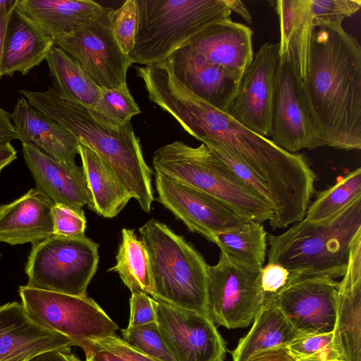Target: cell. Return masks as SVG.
<instances>
[{"instance_id":"1","label":"cell","mask_w":361,"mask_h":361,"mask_svg":"<svg viewBox=\"0 0 361 361\" xmlns=\"http://www.w3.org/2000/svg\"><path fill=\"white\" fill-rule=\"evenodd\" d=\"M161 108L191 136L206 145L219 143L238 157L267 186L273 230L301 221L315 192L316 174L302 154L282 149L200 99L183 83L166 92Z\"/></svg>"},{"instance_id":"2","label":"cell","mask_w":361,"mask_h":361,"mask_svg":"<svg viewBox=\"0 0 361 361\" xmlns=\"http://www.w3.org/2000/svg\"><path fill=\"white\" fill-rule=\"evenodd\" d=\"M302 84L324 145L360 150L361 47L342 23L314 28Z\"/></svg>"},{"instance_id":"3","label":"cell","mask_w":361,"mask_h":361,"mask_svg":"<svg viewBox=\"0 0 361 361\" xmlns=\"http://www.w3.org/2000/svg\"><path fill=\"white\" fill-rule=\"evenodd\" d=\"M19 93L94 152L112 169L141 209L151 212L154 200L152 170L144 159L131 123L118 129L104 125L82 105L59 97L51 87L44 91L23 89Z\"/></svg>"},{"instance_id":"4","label":"cell","mask_w":361,"mask_h":361,"mask_svg":"<svg viewBox=\"0 0 361 361\" xmlns=\"http://www.w3.org/2000/svg\"><path fill=\"white\" fill-rule=\"evenodd\" d=\"M361 232V197L327 219L305 217L279 235H267L268 263L307 276L344 275L354 238Z\"/></svg>"},{"instance_id":"5","label":"cell","mask_w":361,"mask_h":361,"mask_svg":"<svg viewBox=\"0 0 361 361\" xmlns=\"http://www.w3.org/2000/svg\"><path fill=\"white\" fill-rule=\"evenodd\" d=\"M147 249L154 300L207 314L208 267L183 237L152 219L139 228Z\"/></svg>"},{"instance_id":"6","label":"cell","mask_w":361,"mask_h":361,"mask_svg":"<svg viewBox=\"0 0 361 361\" xmlns=\"http://www.w3.org/2000/svg\"><path fill=\"white\" fill-rule=\"evenodd\" d=\"M139 24L132 63H160L209 25L231 18L229 0H137Z\"/></svg>"},{"instance_id":"7","label":"cell","mask_w":361,"mask_h":361,"mask_svg":"<svg viewBox=\"0 0 361 361\" xmlns=\"http://www.w3.org/2000/svg\"><path fill=\"white\" fill-rule=\"evenodd\" d=\"M152 165L155 171L216 197L249 221L262 224L274 215L273 209L203 143L195 147L182 141L166 144L154 152Z\"/></svg>"},{"instance_id":"8","label":"cell","mask_w":361,"mask_h":361,"mask_svg":"<svg viewBox=\"0 0 361 361\" xmlns=\"http://www.w3.org/2000/svg\"><path fill=\"white\" fill-rule=\"evenodd\" d=\"M99 244L86 237L51 235L32 245L25 271L27 286L76 296L87 288L99 262Z\"/></svg>"},{"instance_id":"9","label":"cell","mask_w":361,"mask_h":361,"mask_svg":"<svg viewBox=\"0 0 361 361\" xmlns=\"http://www.w3.org/2000/svg\"><path fill=\"white\" fill-rule=\"evenodd\" d=\"M18 293L28 317L42 328L61 334L74 346L116 334L117 324L87 296L36 289L25 286Z\"/></svg>"},{"instance_id":"10","label":"cell","mask_w":361,"mask_h":361,"mask_svg":"<svg viewBox=\"0 0 361 361\" xmlns=\"http://www.w3.org/2000/svg\"><path fill=\"white\" fill-rule=\"evenodd\" d=\"M261 270L222 252L216 264L209 265L207 307L214 324L233 329L246 327L254 321L264 304Z\"/></svg>"},{"instance_id":"11","label":"cell","mask_w":361,"mask_h":361,"mask_svg":"<svg viewBox=\"0 0 361 361\" xmlns=\"http://www.w3.org/2000/svg\"><path fill=\"white\" fill-rule=\"evenodd\" d=\"M272 141L291 153L324 146L289 54L279 56L272 111Z\"/></svg>"},{"instance_id":"12","label":"cell","mask_w":361,"mask_h":361,"mask_svg":"<svg viewBox=\"0 0 361 361\" xmlns=\"http://www.w3.org/2000/svg\"><path fill=\"white\" fill-rule=\"evenodd\" d=\"M111 9L54 44L76 60L98 87L108 90L127 85V71L132 64L109 27Z\"/></svg>"},{"instance_id":"13","label":"cell","mask_w":361,"mask_h":361,"mask_svg":"<svg viewBox=\"0 0 361 361\" xmlns=\"http://www.w3.org/2000/svg\"><path fill=\"white\" fill-rule=\"evenodd\" d=\"M338 283L326 276L290 273L286 286L268 302L279 309L300 336L332 332Z\"/></svg>"},{"instance_id":"14","label":"cell","mask_w":361,"mask_h":361,"mask_svg":"<svg viewBox=\"0 0 361 361\" xmlns=\"http://www.w3.org/2000/svg\"><path fill=\"white\" fill-rule=\"evenodd\" d=\"M156 322L176 361H224L226 345L209 315L152 298Z\"/></svg>"},{"instance_id":"15","label":"cell","mask_w":361,"mask_h":361,"mask_svg":"<svg viewBox=\"0 0 361 361\" xmlns=\"http://www.w3.org/2000/svg\"><path fill=\"white\" fill-rule=\"evenodd\" d=\"M279 44L267 42L254 54L226 113L250 130L271 135Z\"/></svg>"},{"instance_id":"16","label":"cell","mask_w":361,"mask_h":361,"mask_svg":"<svg viewBox=\"0 0 361 361\" xmlns=\"http://www.w3.org/2000/svg\"><path fill=\"white\" fill-rule=\"evenodd\" d=\"M157 200L180 219L193 233L212 241L222 231L249 220L216 197L171 176L155 171Z\"/></svg>"},{"instance_id":"17","label":"cell","mask_w":361,"mask_h":361,"mask_svg":"<svg viewBox=\"0 0 361 361\" xmlns=\"http://www.w3.org/2000/svg\"><path fill=\"white\" fill-rule=\"evenodd\" d=\"M338 283L334 346L342 361H361V232Z\"/></svg>"},{"instance_id":"18","label":"cell","mask_w":361,"mask_h":361,"mask_svg":"<svg viewBox=\"0 0 361 361\" xmlns=\"http://www.w3.org/2000/svg\"><path fill=\"white\" fill-rule=\"evenodd\" d=\"M167 59L176 77L188 89L226 113L243 75L209 62L188 45Z\"/></svg>"},{"instance_id":"19","label":"cell","mask_w":361,"mask_h":361,"mask_svg":"<svg viewBox=\"0 0 361 361\" xmlns=\"http://www.w3.org/2000/svg\"><path fill=\"white\" fill-rule=\"evenodd\" d=\"M25 162L36 188L54 204H63L78 212L91 206V195L82 167L61 162L31 144L22 143Z\"/></svg>"},{"instance_id":"20","label":"cell","mask_w":361,"mask_h":361,"mask_svg":"<svg viewBox=\"0 0 361 361\" xmlns=\"http://www.w3.org/2000/svg\"><path fill=\"white\" fill-rule=\"evenodd\" d=\"M54 202L38 188L0 205V242L35 245L54 234Z\"/></svg>"},{"instance_id":"21","label":"cell","mask_w":361,"mask_h":361,"mask_svg":"<svg viewBox=\"0 0 361 361\" xmlns=\"http://www.w3.org/2000/svg\"><path fill=\"white\" fill-rule=\"evenodd\" d=\"M252 34L248 26L228 18L204 28L188 46L209 62L243 75L254 56Z\"/></svg>"},{"instance_id":"22","label":"cell","mask_w":361,"mask_h":361,"mask_svg":"<svg viewBox=\"0 0 361 361\" xmlns=\"http://www.w3.org/2000/svg\"><path fill=\"white\" fill-rule=\"evenodd\" d=\"M54 46L53 38L15 6L5 32L0 64L1 78L11 77L17 72L27 74L47 59Z\"/></svg>"},{"instance_id":"23","label":"cell","mask_w":361,"mask_h":361,"mask_svg":"<svg viewBox=\"0 0 361 361\" xmlns=\"http://www.w3.org/2000/svg\"><path fill=\"white\" fill-rule=\"evenodd\" d=\"M11 118L22 143L31 144L48 156L65 164H75L78 140L54 120L18 98Z\"/></svg>"},{"instance_id":"24","label":"cell","mask_w":361,"mask_h":361,"mask_svg":"<svg viewBox=\"0 0 361 361\" xmlns=\"http://www.w3.org/2000/svg\"><path fill=\"white\" fill-rule=\"evenodd\" d=\"M71 346L72 342L63 335L35 324L21 303L0 306V360L26 352L71 350Z\"/></svg>"},{"instance_id":"25","label":"cell","mask_w":361,"mask_h":361,"mask_svg":"<svg viewBox=\"0 0 361 361\" xmlns=\"http://www.w3.org/2000/svg\"><path fill=\"white\" fill-rule=\"evenodd\" d=\"M16 6L37 22L53 38L54 44L111 9L91 0H17Z\"/></svg>"},{"instance_id":"26","label":"cell","mask_w":361,"mask_h":361,"mask_svg":"<svg viewBox=\"0 0 361 361\" xmlns=\"http://www.w3.org/2000/svg\"><path fill=\"white\" fill-rule=\"evenodd\" d=\"M275 8L280 25L279 56L289 54L303 80L315 28L310 0H279Z\"/></svg>"},{"instance_id":"27","label":"cell","mask_w":361,"mask_h":361,"mask_svg":"<svg viewBox=\"0 0 361 361\" xmlns=\"http://www.w3.org/2000/svg\"><path fill=\"white\" fill-rule=\"evenodd\" d=\"M78 154L91 195L89 208L105 218H114L132 198L130 193L112 169L82 142Z\"/></svg>"},{"instance_id":"28","label":"cell","mask_w":361,"mask_h":361,"mask_svg":"<svg viewBox=\"0 0 361 361\" xmlns=\"http://www.w3.org/2000/svg\"><path fill=\"white\" fill-rule=\"evenodd\" d=\"M46 61L52 88L61 97L78 103L95 114L102 96L98 87L79 63L54 46Z\"/></svg>"},{"instance_id":"29","label":"cell","mask_w":361,"mask_h":361,"mask_svg":"<svg viewBox=\"0 0 361 361\" xmlns=\"http://www.w3.org/2000/svg\"><path fill=\"white\" fill-rule=\"evenodd\" d=\"M248 333L232 352L233 361H249L268 350L288 346L300 336L273 303H264Z\"/></svg>"},{"instance_id":"30","label":"cell","mask_w":361,"mask_h":361,"mask_svg":"<svg viewBox=\"0 0 361 361\" xmlns=\"http://www.w3.org/2000/svg\"><path fill=\"white\" fill-rule=\"evenodd\" d=\"M212 242L234 261L257 269L264 267L268 244L262 224L247 221L216 233Z\"/></svg>"},{"instance_id":"31","label":"cell","mask_w":361,"mask_h":361,"mask_svg":"<svg viewBox=\"0 0 361 361\" xmlns=\"http://www.w3.org/2000/svg\"><path fill=\"white\" fill-rule=\"evenodd\" d=\"M116 255L115 266L108 271L117 272L131 292L142 291L154 295L149 259L147 249L134 229L123 228Z\"/></svg>"},{"instance_id":"32","label":"cell","mask_w":361,"mask_h":361,"mask_svg":"<svg viewBox=\"0 0 361 361\" xmlns=\"http://www.w3.org/2000/svg\"><path fill=\"white\" fill-rule=\"evenodd\" d=\"M358 197H361L360 167L340 176L334 185L318 193L309 204L305 218L312 223L323 221Z\"/></svg>"},{"instance_id":"33","label":"cell","mask_w":361,"mask_h":361,"mask_svg":"<svg viewBox=\"0 0 361 361\" xmlns=\"http://www.w3.org/2000/svg\"><path fill=\"white\" fill-rule=\"evenodd\" d=\"M141 113L128 85L118 89H102V96L94 117L111 128L118 129L130 123Z\"/></svg>"},{"instance_id":"34","label":"cell","mask_w":361,"mask_h":361,"mask_svg":"<svg viewBox=\"0 0 361 361\" xmlns=\"http://www.w3.org/2000/svg\"><path fill=\"white\" fill-rule=\"evenodd\" d=\"M79 347L85 354V361H156L116 334L86 340Z\"/></svg>"},{"instance_id":"35","label":"cell","mask_w":361,"mask_h":361,"mask_svg":"<svg viewBox=\"0 0 361 361\" xmlns=\"http://www.w3.org/2000/svg\"><path fill=\"white\" fill-rule=\"evenodd\" d=\"M122 338L134 348L156 361H176L156 322L121 330Z\"/></svg>"},{"instance_id":"36","label":"cell","mask_w":361,"mask_h":361,"mask_svg":"<svg viewBox=\"0 0 361 361\" xmlns=\"http://www.w3.org/2000/svg\"><path fill=\"white\" fill-rule=\"evenodd\" d=\"M139 24L137 0H127L109 13V25L118 44L127 55L132 51Z\"/></svg>"},{"instance_id":"37","label":"cell","mask_w":361,"mask_h":361,"mask_svg":"<svg viewBox=\"0 0 361 361\" xmlns=\"http://www.w3.org/2000/svg\"><path fill=\"white\" fill-rule=\"evenodd\" d=\"M333 338V331L300 336L288 348L298 361L341 360L334 346Z\"/></svg>"},{"instance_id":"38","label":"cell","mask_w":361,"mask_h":361,"mask_svg":"<svg viewBox=\"0 0 361 361\" xmlns=\"http://www.w3.org/2000/svg\"><path fill=\"white\" fill-rule=\"evenodd\" d=\"M205 145L227 166L241 182L246 185L274 210L271 197L268 188L238 157L229 149L219 143L211 142Z\"/></svg>"},{"instance_id":"39","label":"cell","mask_w":361,"mask_h":361,"mask_svg":"<svg viewBox=\"0 0 361 361\" xmlns=\"http://www.w3.org/2000/svg\"><path fill=\"white\" fill-rule=\"evenodd\" d=\"M315 27L323 24L343 23L361 8L360 0H310Z\"/></svg>"},{"instance_id":"40","label":"cell","mask_w":361,"mask_h":361,"mask_svg":"<svg viewBox=\"0 0 361 361\" xmlns=\"http://www.w3.org/2000/svg\"><path fill=\"white\" fill-rule=\"evenodd\" d=\"M51 212L54 235L69 238L85 235L87 221L84 211L78 212L66 205L54 204Z\"/></svg>"},{"instance_id":"41","label":"cell","mask_w":361,"mask_h":361,"mask_svg":"<svg viewBox=\"0 0 361 361\" xmlns=\"http://www.w3.org/2000/svg\"><path fill=\"white\" fill-rule=\"evenodd\" d=\"M290 274L286 268L278 264L267 263L262 267L260 281L264 293V304L269 302L286 286Z\"/></svg>"},{"instance_id":"42","label":"cell","mask_w":361,"mask_h":361,"mask_svg":"<svg viewBox=\"0 0 361 361\" xmlns=\"http://www.w3.org/2000/svg\"><path fill=\"white\" fill-rule=\"evenodd\" d=\"M156 322L152 298L142 291L131 292L128 327H137Z\"/></svg>"},{"instance_id":"43","label":"cell","mask_w":361,"mask_h":361,"mask_svg":"<svg viewBox=\"0 0 361 361\" xmlns=\"http://www.w3.org/2000/svg\"><path fill=\"white\" fill-rule=\"evenodd\" d=\"M249 361H298L288 350V346L264 351Z\"/></svg>"},{"instance_id":"44","label":"cell","mask_w":361,"mask_h":361,"mask_svg":"<svg viewBox=\"0 0 361 361\" xmlns=\"http://www.w3.org/2000/svg\"><path fill=\"white\" fill-rule=\"evenodd\" d=\"M16 139L18 135L11 122V114L0 104V142H11Z\"/></svg>"},{"instance_id":"45","label":"cell","mask_w":361,"mask_h":361,"mask_svg":"<svg viewBox=\"0 0 361 361\" xmlns=\"http://www.w3.org/2000/svg\"><path fill=\"white\" fill-rule=\"evenodd\" d=\"M27 361H81L71 350H47L39 353Z\"/></svg>"},{"instance_id":"46","label":"cell","mask_w":361,"mask_h":361,"mask_svg":"<svg viewBox=\"0 0 361 361\" xmlns=\"http://www.w3.org/2000/svg\"><path fill=\"white\" fill-rule=\"evenodd\" d=\"M17 158V152L11 142H0V173Z\"/></svg>"},{"instance_id":"47","label":"cell","mask_w":361,"mask_h":361,"mask_svg":"<svg viewBox=\"0 0 361 361\" xmlns=\"http://www.w3.org/2000/svg\"><path fill=\"white\" fill-rule=\"evenodd\" d=\"M231 9L240 15L245 21L252 23V16L245 5L239 0H229Z\"/></svg>"},{"instance_id":"48","label":"cell","mask_w":361,"mask_h":361,"mask_svg":"<svg viewBox=\"0 0 361 361\" xmlns=\"http://www.w3.org/2000/svg\"><path fill=\"white\" fill-rule=\"evenodd\" d=\"M12 10L5 16L0 18V64L3 52L5 32ZM1 78V76L0 75V79Z\"/></svg>"},{"instance_id":"49","label":"cell","mask_w":361,"mask_h":361,"mask_svg":"<svg viewBox=\"0 0 361 361\" xmlns=\"http://www.w3.org/2000/svg\"><path fill=\"white\" fill-rule=\"evenodd\" d=\"M16 3L17 0H0V18L9 13Z\"/></svg>"},{"instance_id":"50","label":"cell","mask_w":361,"mask_h":361,"mask_svg":"<svg viewBox=\"0 0 361 361\" xmlns=\"http://www.w3.org/2000/svg\"><path fill=\"white\" fill-rule=\"evenodd\" d=\"M38 353L34 352H26L16 355L6 357L0 361H27L30 358Z\"/></svg>"},{"instance_id":"51","label":"cell","mask_w":361,"mask_h":361,"mask_svg":"<svg viewBox=\"0 0 361 361\" xmlns=\"http://www.w3.org/2000/svg\"><path fill=\"white\" fill-rule=\"evenodd\" d=\"M329 361H341L340 360H329Z\"/></svg>"},{"instance_id":"52","label":"cell","mask_w":361,"mask_h":361,"mask_svg":"<svg viewBox=\"0 0 361 361\" xmlns=\"http://www.w3.org/2000/svg\"><path fill=\"white\" fill-rule=\"evenodd\" d=\"M1 252H0V259H1Z\"/></svg>"}]
</instances>
